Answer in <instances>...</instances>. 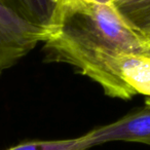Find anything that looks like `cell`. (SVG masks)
<instances>
[{
	"label": "cell",
	"mask_w": 150,
	"mask_h": 150,
	"mask_svg": "<svg viewBox=\"0 0 150 150\" xmlns=\"http://www.w3.org/2000/svg\"><path fill=\"white\" fill-rule=\"evenodd\" d=\"M52 35L86 47L150 57L146 38L127 24L112 2L60 0Z\"/></svg>",
	"instance_id": "1"
},
{
	"label": "cell",
	"mask_w": 150,
	"mask_h": 150,
	"mask_svg": "<svg viewBox=\"0 0 150 150\" xmlns=\"http://www.w3.org/2000/svg\"><path fill=\"white\" fill-rule=\"evenodd\" d=\"M50 31L22 19L0 2V74L27 56L40 42H45Z\"/></svg>",
	"instance_id": "2"
},
{
	"label": "cell",
	"mask_w": 150,
	"mask_h": 150,
	"mask_svg": "<svg viewBox=\"0 0 150 150\" xmlns=\"http://www.w3.org/2000/svg\"><path fill=\"white\" fill-rule=\"evenodd\" d=\"M91 148L115 141L135 142L150 145V99L146 105L117 120L95 127L84 134Z\"/></svg>",
	"instance_id": "3"
},
{
	"label": "cell",
	"mask_w": 150,
	"mask_h": 150,
	"mask_svg": "<svg viewBox=\"0 0 150 150\" xmlns=\"http://www.w3.org/2000/svg\"><path fill=\"white\" fill-rule=\"evenodd\" d=\"M22 19L52 33L60 0H0Z\"/></svg>",
	"instance_id": "4"
},
{
	"label": "cell",
	"mask_w": 150,
	"mask_h": 150,
	"mask_svg": "<svg viewBox=\"0 0 150 150\" xmlns=\"http://www.w3.org/2000/svg\"><path fill=\"white\" fill-rule=\"evenodd\" d=\"M112 3L132 28L144 37L150 33V0H117Z\"/></svg>",
	"instance_id": "5"
},
{
	"label": "cell",
	"mask_w": 150,
	"mask_h": 150,
	"mask_svg": "<svg viewBox=\"0 0 150 150\" xmlns=\"http://www.w3.org/2000/svg\"><path fill=\"white\" fill-rule=\"evenodd\" d=\"M90 148L86 136L82 135L74 139L25 142L5 150H88Z\"/></svg>",
	"instance_id": "6"
},
{
	"label": "cell",
	"mask_w": 150,
	"mask_h": 150,
	"mask_svg": "<svg viewBox=\"0 0 150 150\" xmlns=\"http://www.w3.org/2000/svg\"><path fill=\"white\" fill-rule=\"evenodd\" d=\"M146 40H147V42H148V44H149V46H150V33L148 34V35H146Z\"/></svg>",
	"instance_id": "7"
},
{
	"label": "cell",
	"mask_w": 150,
	"mask_h": 150,
	"mask_svg": "<svg viewBox=\"0 0 150 150\" xmlns=\"http://www.w3.org/2000/svg\"><path fill=\"white\" fill-rule=\"evenodd\" d=\"M97 1H101V0H97ZM101 2H102V1H101Z\"/></svg>",
	"instance_id": "8"
},
{
	"label": "cell",
	"mask_w": 150,
	"mask_h": 150,
	"mask_svg": "<svg viewBox=\"0 0 150 150\" xmlns=\"http://www.w3.org/2000/svg\"><path fill=\"white\" fill-rule=\"evenodd\" d=\"M101 1H102V0H101ZM102 2H103V1H102Z\"/></svg>",
	"instance_id": "9"
}]
</instances>
